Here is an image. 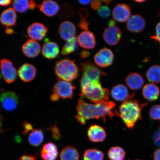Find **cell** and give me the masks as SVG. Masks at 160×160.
I'll list each match as a JSON object with an SVG mask.
<instances>
[{
    "label": "cell",
    "instance_id": "1",
    "mask_svg": "<svg viewBox=\"0 0 160 160\" xmlns=\"http://www.w3.org/2000/svg\"><path fill=\"white\" fill-rule=\"evenodd\" d=\"M115 105L113 101L91 104L80 99L78 102L77 115L75 118L82 126L90 119L102 118L105 122L107 117L112 119L114 116L113 109Z\"/></svg>",
    "mask_w": 160,
    "mask_h": 160
},
{
    "label": "cell",
    "instance_id": "2",
    "mask_svg": "<svg viewBox=\"0 0 160 160\" xmlns=\"http://www.w3.org/2000/svg\"><path fill=\"white\" fill-rule=\"evenodd\" d=\"M147 104L146 103L140 104L137 100L130 99L123 102L115 112L128 128L132 129L137 122L142 119V109Z\"/></svg>",
    "mask_w": 160,
    "mask_h": 160
},
{
    "label": "cell",
    "instance_id": "3",
    "mask_svg": "<svg viewBox=\"0 0 160 160\" xmlns=\"http://www.w3.org/2000/svg\"><path fill=\"white\" fill-rule=\"evenodd\" d=\"M81 97L90 100L93 103H98L108 101L109 92L102 87L101 82H91L81 79Z\"/></svg>",
    "mask_w": 160,
    "mask_h": 160
},
{
    "label": "cell",
    "instance_id": "4",
    "mask_svg": "<svg viewBox=\"0 0 160 160\" xmlns=\"http://www.w3.org/2000/svg\"><path fill=\"white\" fill-rule=\"evenodd\" d=\"M55 72L61 81L70 82L79 75V69L75 61L69 59H63L57 62Z\"/></svg>",
    "mask_w": 160,
    "mask_h": 160
},
{
    "label": "cell",
    "instance_id": "5",
    "mask_svg": "<svg viewBox=\"0 0 160 160\" xmlns=\"http://www.w3.org/2000/svg\"><path fill=\"white\" fill-rule=\"evenodd\" d=\"M75 88L71 82L59 80L54 85L50 100L53 102L58 101L60 98L71 99L73 96V91Z\"/></svg>",
    "mask_w": 160,
    "mask_h": 160
},
{
    "label": "cell",
    "instance_id": "6",
    "mask_svg": "<svg viewBox=\"0 0 160 160\" xmlns=\"http://www.w3.org/2000/svg\"><path fill=\"white\" fill-rule=\"evenodd\" d=\"M81 70L83 72L82 78L91 82H100L102 76L107 75L97 65L92 63L89 60L81 62L80 63Z\"/></svg>",
    "mask_w": 160,
    "mask_h": 160
},
{
    "label": "cell",
    "instance_id": "7",
    "mask_svg": "<svg viewBox=\"0 0 160 160\" xmlns=\"http://www.w3.org/2000/svg\"><path fill=\"white\" fill-rule=\"evenodd\" d=\"M0 69L2 77L8 83L14 82L17 77V70L10 60L4 58L0 62Z\"/></svg>",
    "mask_w": 160,
    "mask_h": 160
},
{
    "label": "cell",
    "instance_id": "8",
    "mask_svg": "<svg viewBox=\"0 0 160 160\" xmlns=\"http://www.w3.org/2000/svg\"><path fill=\"white\" fill-rule=\"evenodd\" d=\"M0 102L4 109L12 112L17 108L19 103L18 98L14 92H4L0 96Z\"/></svg>",
    "mask_w": 160,
    "mask_h": 160
},
{
    "label": "cell",
    "instance_id": "9",
    "mask_svg": "<svg viewBox=\"0 0 160 160\" xmlns=\"http://www.w3.org/2000/svg\"><path fill=\"white\" fill-rule=\"evenodd\" d=\"M113 52L107 48L100 50L94 57V60L96 64L102 68L111 65L113 63Z\"/></svg>",
    "mask_w": 160,
    "mask_h": 160
},
{
    "label": "cell",
    "instance_id": "10",
    "mask_svg": "<svg viewBox=\"0 0 160 160\" xmlns=\"http://www.w3.org/2000/svg\"><path fill=\"white\" fill-rule=\"evenodd\" d=\"M121 30L117 26H109L103 33V38L105 42L111 46L117 45L122 37Z\"/></svg>",
    "mask_w": 160,
    "mask_h": 160
},
{
    "label": "cell",
    "instance_id": "11",
    "mask_svg": "<svg viewBox=\"0 0 160 160\" xmlns=\"http://www.w3.org/2000/svg\"><path fill=\"white\" fill-rule=\"evenodd\" d=\"M48 31V28L45 25L39 22H35L28 28L27 33L31 39L39 41L45 37Z\"/></svg>",
    "mask_w": 160,
    "mask_h": 160
},
{
    "label": "cell",
    "instance_id": "12",
    "mask_svg": "<svg viewBox=\"0 0 160 160\" xmlns=\"http://www.w3.org/2000/svg\"><path fill=\"white\" fill-rule=\"evenodd\" d=\"M112 14L115 21L124 22L129 19L131 15V9L129 6L125 4H118L114 8Z\"/></svg>",
    "mask_w": 160,
    "mask_h": 160
},
{
    "label": "cell",
    "instance_id": "13",
    "mask_svg": "<svg viewBox=\"0 0 160 160\" xmlns=\"http://www.w3.org/2000/svg\"><path fill=\"white\" fill-rule=\"evenodd\" d=\"M18 73L22 81L28 82L35 78L37 75V69L31 64L25 63L19 68Z\"/></svg>",
    "mask_w": 160,
    "mask_h": 160
},
{
    "label": "cell",
    "instance_id": "14",
    "mask_svg": "<svg viewBox=\"0 0 160 160\" xmlns=\"http://www.w3.org/2000/svg\"><path fill=\"white\" fill-rule=\"evenodd\" d=\"M146 22L141 15L136 14L132 15L128 20L127 28L132 33H138L144 29Z\"/></svg>",
    "mask_w": 160,
    "mask_h": 160
},
{
    "label": "cell",
    "instance_id": "15",
    "mask_svg": "<svg viewBox=\"0 0 160 160\" xmlns=\"http://www.w3.org/2000/svg\"><path fill=\"white\" fill-rule=\"evenodd\" d=\"M78 43L80 47L87 49H93L96 45L94 35L89 31L81 32L77 38Z\"/></svg>",
    "mask_w": 160,
    "mask_h": 160
},
{
    "label": "cell",
    "instance_id": "16",
    "mask_svg": "<svg viewBox=\"0 0 160 160\" xmlns=\"http://www.w3.org/2000/svg\"><path fill=\"white\" fill-rule=\"evenodd\" d=\"M112 97L113 99L118 101L124 102L131 99L134 95L133 93H130L128 89L123 84L114 86L111 91Z\"/></svg>",
    "mask_w": 160,
    "mask_h": 160
},
{
    "label": "cell",
    "instance_id": "17",
    "mask_svg": "<svg viewBox=\"0 0 160 160\" xmlns=\"http://www.w3.org/2000/svg\"><path fill=\"white\" fill-rule=\"evenodd\" d=\"M59 33L62 39L69 41L75 38L76 34L75 26L69 21H63L59 25Z\"/></svg>",
    "mask_w": 160,
    "mask_h": 160
},
{
    "label": "cell",
    "instance_id": "18",
    "mask_svg": "<svg viewBox=\"0 0 160 160\" xmlns=\"http://www.w3.org/2000/svg\"><path fill=\"white\" fill-rule=\"evenodd\" d=\"M22 50L26 57L33 58L39 55L41 51V47L37 41L29 39L23 44L22 47Z\"/></svg>",
    "mask_w": 160,
    "mask_h": 160
},
{
    "label": "cell",
    "instance_id": "19",
    "mask_svg": "<svg viewBox=\"0 0 160 160\" xmlns=\"http://www.w3.org/2000/svg\"><path fill=\"white\" fill-rule=\"evenodd\" d=\"M89 139L93 142H99L105 140L107 134L104 129L98 125H94L90 127L88 131Z\"/></svg>",
    "mask_w": 160,
    "mask_h": 160
},
{
    "label": "cell",
    "instance_id": "20",
    "mask_svg": "<svg viewBox=\"0 0 160 160\" xmlns=\"http://www.w3.org/2000/svg\"><path fill=\"white\" fill-rule=\"evenodd\" d=\"M17 21V13L13 8H9L4 10L0 15V22L7 28L15 26Z\"/></svg>",
    "mask_w": 160,
    "mask_h": 160
},
{
    "label": "cell",
    "instance_id": "21",
    "mask_svg": "<svg viewBox=\"0 0 160 160\" xmlns=\"http://www.w3.org/2000/svg\"><path fill=\"white\" fill-rule=\"evenodd\" d=\"M125 82L128 87L134 91L141 89L144 83L143 77L136 72L130 73L126 78Z\"/></svg>",
    "mask_w": 160,
    "mask_h": 160
},
{
    "label": "cell",
    "instance_id": "22",
    "mask_svg": "<svg viewBox=\"0 0 160 160\" xmlns=\"http://www.w3.org/2000/svg\"><path fill=\"white\" fill-rule=\"evenodd\" d=\"M39 8L42 13L49 17L55 15L60 9L59 6L57 2L52 0L43 1Z\"/></svg>",
    "mask_w": 160,
    "mask_h": 160
},
{
    "label": "cell",
    "instance_id": "23",
    "mask_svg": "<svg viewBox=\"0 0 160 160\" xmlns=\"http://www.w3.org/2000/svg\"><path fill=\"white\" fill-rule=\"evenodd\" d=\"M42 51L43 57L49 59H55L59 53V46L55 42L48 41L43 45Z\"/></svg>",
    "mask_w": 160,
    "mask_h": 160
},
{
    "label": "cell",
    "instance_id": "24",
    "mask_svg": "<svg viewBox=\"0 0 160 160\" xmlns=\"http://www.w3.org/2000/svg\"><path fill=\"white\" fill-rule=\"evenodd\" d=\"M58 155V148L54 143L49 142L43 146L41 152V157L43 160H56Z\"/></svg>",
    "mask_w": 160,
    "mask_h": 160
},
{
    "label": "cell",
    "instance_id": "25",
    "mask_svg": "<svg viewBox=\"0 0 160 160\" xmlns=\"http://www.w3.org/2000/svg\"><path fill=\"white\" fill-rule=\"evenodd\" d=\"M142 93L145 99L150 101H154L158 99L160 91L157 85L154 84L149 83L143 87Z\"/></svg>",
    "mask_w": 160,
    "mask_h": 160
},
{
    "label": "cell",
    "instance_id": "26",
    "mask_svg": "<svg viewBox=\"0 0 160 160\" xmlns=\"http://www.w3.org/2000/svg\"><path fill=\"white\" fill-rule=\"evenodd\" d=\"M37 4L34 1L16 0L12 3L13 8L18 12L24 13L28 9H33L37 7Z\"/></svg>",
    "mask_w": 160,
    "mask_h": 160
},
{
    "label": "cell",
    "instance_id": "27",
    "mask_svg": "<svg viewBox=\"0 0 160 160\" xmlns=\"http://www.w3.org/2000/svg\"><path fill=\"white\" fill-rule=\"evenodd\" d=\"M80 156L76 148L68 146L61 150L60 155L61 160H79Z\"/></svg>",
    "mask_w": 160,
    "mask_h": 160
},
{
    "label": "cell",
    "instance_id": "28",
    "mask_svg": "<svg viewBox=\"0 0 160 160\" xmlns=\"http://www.w3.org/2000/svg\"><path fill=\"white\" fill-rule=\"evenodd\" d=\"M44 136L41 129H33L30 132L28 138L30 144L33 147H38L43 142Z\"/></svg>",
    "mask_w": 160,
    "mask_h": 160
},
{
    "label": "cell",
    "instance_id": "29",
    "mask_svg": "<svg viewBox=\"0 0 160 160\" xmlns=\"http://www.w3.org/2000/svg\"><path fill=\"white\" fill-rule=\"evenodd\" d=\"M148 81L153 84L160 83V67L155 65L152 66L146 72Z\"/></svg>",
    "mask_w": 160,
    "mask_h": 160
},
{
    "label": "cell",
    "instance_id": "30",
    "mask_svg": "<svg viewBox=\"0 0 160 160\" xmlns=\"http://www.w3.org/2000/svg\"><path fill=\"white\" fill-rule=\"evenodd\" d=\"M83 158L84 160H103L104 155L101 150L90 149L85 152Z\"/></svg>",
    "mask_w": 160,
    "mask_h": 160
},
{
    "label": "cell",
    "instance_id": "31",
    "mask_svg": "<svg viewBox=\"0 0 160 160\" xmlns=\"http://www.w3.org/2000/svg\"><path fill=\"white\" fill-rule=\"evenodd\" d=\"M79 47L77 39L76 37L67 41L62 49V54L64 55H68L73 52Z\"/></svg>",
    "mask_w": 160,
    "mask_h": 160
},
{
    "label": "cell",
    "instance_id": "32",
    "mask_svg": "<svg viewBox=\"0 0 160 160\" xmlns=\"http://www.w3.org/2000/svg\"><path fill=\"white\" fill-rule=\"evenodd\" d=\"M108 154L110 160H124L126 153L122 148L113 147L109 149Z\"/></svg>",
    "mask_w": 160,
    "mask_h": 160
},
{
    "label": "cell",
    "instance_id": "33",
    "mask_svg": "<svg viewBox=\"0 0 160 160\" xmlns=\"http://www.w3.org/2000/svg\"><path fill=\"white\" fill-rule=\"evenodd\" d=\"M149 115L152 119L160 120V105H155L150 109Z\"/></svg>",
    "mask_w": 160,
    "mask_h": 160
},
{
    "label": "cell",
    "instance_id": "34",
    "mask_svg": "<svg viewBox=\"0 0 160 160\" xmlns=\"http://www.w3.org/2000/svg\"><path fill=\"white\" fill-rule=\"evenodd\" d=\"M111 10L107 6H102L98 11V13L102 18H107L111 15Z\"/></svg>",
    "mask_w": 160,
    "mask_h": 160
},
{
    "label": "cell",
    "instance_id": "35",
    "mask_svg": "<svg viewBox=\"0 0 160 160\" xmlns=\"http://www.w3.org/2000/svg\"><path fill=\"white\" fill-rule=\"evenodd\" d=\"M156 34L152 36L151 38L158 43L160 45V22L156 26Z\"/></svg>",
    "mask_w": 160,
    "mask_h": 160
},
{
    "label": "cell",
    "instance_id": "36",
    "mask_svg": "<svg viewBox=\"0 0 160 160\" xmlns=\"http://www.w3.org/2000/svg\"><path fill=\"white\" fill-rule=\"evenodd\" d=\"M79 15L82 20H86L89 16V12L85 8H82L79 11Z\"/></svg>",
    "mask_w": 160,
    "mask_h": 160
},
{
    "label": "cell",
    "instance_id": "37",
    "mask_svg": "<svg viewBox=\"0 0 160 160\" xmlns=\"http://www.w3.org/2000/svg\"><path fill=\"white\" fill-rule=\"evenodd\" d=\"M22 126L24 128L23 133L24 135L28 133L34 129L33 126L31 123L27 122H24L23 123Z\"/></svg>",
    "mask_w": 160,
    "mask_h": 160
},
{
    "label": "cell",
    "instance_id": "38",
    "mask_svg": "<svg viewBox=\"0 0 160 160\" xmlns=\"http://www.w3.org/2000/svg\"><path fill=\"white\" fill-rule=\"evenodd\" d=\"M90 22L86 20L81 19L78 24L79 27L85 31H88Z\"/></svg>",
    "mask_w": 160,
    "mask_h": 160
},
{
    "label": "cell",
    "instance_id": "39",
    "mask_svg": "<svg viewBox=\"0 0 160 160\" xmlns=\"http://www.w3.org/2000/svg\"><path fill=\"white\" fill-rule=\"evenodd\" d=\"M153 140L155 144L160 148V127L155 132Z\"/></svg>",
    "mask_w": 160,
    "mask_h": 160
},
{
    "label": "cell",
    "instance_id": "40",
    "mask_svg": "<svg viewBox=\"0 0 160 160\" xmlns=\"http://www.w3.org/2000/svg\"><path fill=\"white\" fill-rule=\"evenodd\" d=\"M102 1H93L91 3V7L92 9L95 10L99 9L101 7Z\"/></svg>",
    "mask_w": 160,
    "mask_h": 160
},
{
    "label": "cell",
    "instance_id": "41",
    "mask_svg": "<svg viewBox=\"0 0 160 160\" xmlns=\"http://www.w3.org/2000/svg\"><path fill=\"white\" fill-rule=\"evenodd\" d=\"M17 160H37L34 156L33 155H24L22 156Z\"/></svg>",
    "mask_w": 160,
    "mask_h": 160
},
{
    "label": "cell",
    "instance_id": "42",
    "mask_svg": "<svg viewBox=\"0 0 160 160\" xmlns=\"http://www.w3.org/2000/svg\"><path fill=\"white\" fill-rule=\"evenodd\" d=\"M80 55L82 58L86 59L90 57V53L89 51L83 50L80 52Z\"/></svg>",
    "mask_w": 160,
    "mask_h": 160
},
{
    "label": "cell",
    "instance_id": "43",
    "mask_svg": "<svg viewBox=\"0 0 160 160\" xmlns=\"http://www.w3.org/2000/svg\"><path fill=\"white\" fill-rule=\"evenodd\" d=\"M153 160H160V149L155 150L153 154Z\"/></svg>",
    "mask_w": 160,
    "mask_h": 160
},
{
    "label": "cell",
    "instance_id": "44",
    "mask_svg": "<svg viewBox=\"0 0 160 160\" xmlns=\"http://www.w3.org/2000/svg\"><path fill=\"white\" fill-rule=\"evenodd\" d=\"M11 0H4V1H0V6H7L9 5L11 3Z\"/></svg>",
    "mask_w": 160,
    "mask_h": 160
},
{
    "label": "cell",
    "instance_id": "45",
    "mask_svg": "<svg viewBox=\"0 0 160 160\" xmlns=\"http://www.w3.org/2000/svg\"><path fill=\"white\" fill-rule=\"evenodd\" d=\"M3 118L2 116L0 115V133H3L5 131V130L2 129V122Z\"/></svg>",
    "mask_w": 160,
    "mask_h": 160
},
{
    "label": "cell",
    "instance_id": "46",
    "mask_svg": "<svg viewBox=\"0 0 160 160\" xmlns=\"http://www.w3.org/2000/svg\"><path fill=\"white\" fill-rule=\"evenodd\" d=\"M92 1H78L80 4L82 5H86L89 4V3H91Z\"/></svg>",
    "mask_w": 160,
    "mask_h": 160
},
{
    "label": "cell",
    "instance_id": "47",
    "mask_svg": "<svg viewBox=\"0 0 160 160\" xmlns=\"http://www.w3.org/2000/svg\"><path fill=\"white\" fill-rule=\"evenodd\" d=\"M6 32L7 33L10 34H12L14 33V31L13 29L10 28H7V29H6Z\"/></svg>",
    "mask_w": 160,
    "mask_h": 160
},
{
    "label": "cell",
    "instance_id": "48",
    "mask_svg": "<svg viewBox=\"0 0 160 160\" xmlns=\"http://www.w3.org/2000/svg\"><path fill=\"white\" fill-rule=\"evenodd\" d=\"M109 26H115L116 25V22L113 20H111L109 22Z\"/></svg>",
    "mask_w": 160,
    "mask_h": 160
},
{
    "label": "cell",
    "instance_id": "49",
    "mask_svg": "<svg viewBox=\"0 0 160 160\" xmlns=\"http://www.w3.org/2000/svg\"><path fill=\"white\" fill-rule=\"evenodd\" d=\"M103 2H105L106 3V5H109L110 4V3H111V2L112 1H102Z\"/></svg>",
    "mask_w": 160,
    "mask_h": 160
},
{
    "label": "cell",
    "instance_id": "50",
    "mask_svg": "<svg viewBox=\"0 0 160 160\" xmlns=\"http://www.w3.org/2000/svg\"><path fill=\"white\" fill-rule=\"evenodd\" d=\"M135 1L136 2L141 3L145 2L146 1H145V0H140V1Z\"/></svg>",
    "mask_w": 160,
    "mask_h": 160
},
{
    "label": "cell",
    "instance_id": "51",
    "mask_svg": "<svg viewBox=\"0 0 160 160\" xmlns=\"http://www.w3.org/2000/svg\"><path fill=\"white\" fill-rule=\"evenodd\" d=\"M140 160V159H137V160Z\"/></svg>",
    "mask_w": 160,
    "mask_h": 160
},
{
    "label": "cell",
    "instance_id": "52",
    "mask_svg": "<svg viewBox=\"0 0 160 160\" xmlns=\"http://www.w3.org/2000/svg\"></svg>",
    "mask_w": 160,
    "mask_h": 160
}]
</instances>
